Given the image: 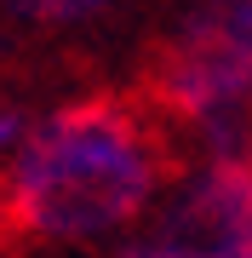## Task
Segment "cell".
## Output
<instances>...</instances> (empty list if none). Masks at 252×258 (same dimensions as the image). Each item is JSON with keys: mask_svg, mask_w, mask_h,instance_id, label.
Here are the masks:
<instances>
[{"mask_svg": "<svg viewBox=\"0 0 252 258\" xmlns=\"http://www.w3.org/2000/svg\"><path fill=\"white\" fill-rule=\"evenodd\" d=\"M172 132L121 92H80L35 115L23 149L0 166V230L35 252H92L149 218L172 184Z\"/></svg>", "mask_w": 252, "mask_h": 258, "instance_id": "6da1fadb", "label": "cell"}, {"mask_svg": "<svg viewBox=\"0 0 252 258\" xmlns=\"http://www.w3.org/2000/svg\"><path fill=\"white\" fill-rule=\"evenodd\" d=\"M149 109L195 155L252 149V0H184L149 63Z\"/></svg>", "mask_w": 252, "mask_h": 258, "instance_id": "7a4b0ae2", "label": "cell"}, {"mask_svg": "<svg viewBox=\"0 0 252 258\" xmlns=\"http://www.w3.org/2000/svg\"><path fill=\"white\" fill-rule=\"evenodd\" d=\"M109 258H252V149L195 155Z\"/></svg>", "mask_w": 252, "mask_h": 258, "instance_id": "3957f363", "label": "cell"}, {"mask_svg": "<svg viewBox=\"0 0 252 258\" xmlns=\"http://www.w3.org/2000/svg\"><path fill=\"white\" fill-rule=\"evenodd\" d=\"M121 0H6L12 23L29 35H80V29L103 23Z\"/></svg>", "mask_w": 252, "mask_h": 258, "instance_id": "277c9868", "label": "cell"}, {"mask_svg": "<svg viewBox=\"0 0 252 258\" xmlns=\"http://www.w3.org/2000/svg\"><path fill=\"white\" fill-rule=\"evenodd\" d=\"M35 115H40V109H29V103H18V98H0V166L23 149L29 126H35Z\"/></svg>", "mask_w": 252, "mask_h": 258, "instance_id": "5b68a950", "label": "cell"}]
</instances>
